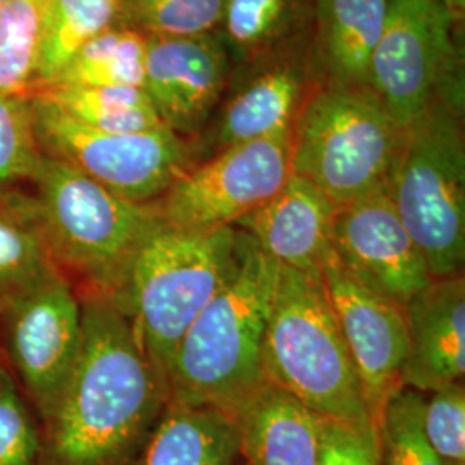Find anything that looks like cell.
<instances>
[{
	"instance_id": "obj_1",
	"label": "cell",
	"mask_w": 465,
	"mask_h": 465,
	"mask_svg": "<svg viewBox=\"0 0 465 465\" xmlns=\"http://www.w3.org/2000/svg\"><path fill=\"white\" fill-rule=\"evenodd\" d=\"M78 361L45 422L49 465H130L169 401L164 374L116 302L82 295Z\"/></svg>"
},
{
	"instance_id": "obj_2",
	"label": "cell",
	"mask_w": 465,
	"mask_h": 465,
	"mask_svg": "<svg viewBox=\"0 0 465 465\" xmlns=\"http://www.w3.org/2000/svg\"><path fill=\"white\" fill-rule=\"evenodd\" d=\"M232 266L167 367L169 400L236 417L266 384L262 347L280 264L236 230Z\"/></svg>"
},
{
	"instance_id": "obj_3",
	"label": "cell",
	"mask_w": 465,
	"mask_h": 465,
	"mask_svg": "<svg viewBox=\"0 0 465 465\" xmlns=\"http://www.w3.org/2000/svg\"><path fill=\"white\" fill-rule=\"evenodd\" d=\"M262 367L266 382L282 388L317 416L359 431L376 430L322 272L280 266Z\"/></svg>"
},
{
	"instance_id": "obj_4",
	"label": "cell",
	"mask_w": 465,
	"mask_h": 465,
	"mask_svg": "<svg viewBox=\"0 0 465 465\" xmlns=\"http://www.w3.org/2000/svg\"><path fill=\"white\" fill-rule=\"evenodd\" d=\"M464 84L445 86L401 134L386 190L432 278L464 272Z\"/></svg>"
},
{
	"instance_id": "obj_5",
	"label": "cell",
	"mask_w": 465,
	"mask_h": 465,
	"mask_svg": "<svg viewBox=\"0 0 465 465\" xmlns=\"http://www.w3.org/2000/svg\"><path fill=\"white\" fill-rule=\"evenodd\" d=\"M32 183L59 271L82 282L84 295L117 299L138 250L161 223L153 203L124 199L44 153Z\"/></svg>"
},
{
	"instance_id": "obj_6",
	"label": "cell",
	"mask_w": 465,
	"mask_h": 465,
	"mask_svg": "<svg viewBox=\"0 0 465 465\" xmlns=\"http://www.w3.org/2000/svg\"><path fill=\"white\" fill-rule=\"evenodd\" d=\"M236 228L182 230L159 223L138 250L114 299L132 317L152 362L164 374L180 340L232 266Z\"/></svg>"
},
{
	"instance_id": "obj_7",
	"label": "cell",
	"mask_w": 465,
	"mask_h": 465,
	"mask_svg": "<svg viewBox=\"0 0 465 465\" xmlns=\"http://www.w3.org/2000/svg\"><path fill=\"white\" fill-rule=\"evenodd\" d=\"M401 134L369 84L314 82L292 128V173L341 207L388 184Z\"/></svg>"
},
{
	"instance_id": "obj_8",
	"label": "cell",
	"mask_w": 465,
	"mask_h": 465,
	"mask_svg": "<svg viewBox=\"0 0 465 465\" xmlns=\"http://www.w3.org/2000/svg\"><path fill=\"white\" fill-rule=\"evenodd\" d=\"M32 111L44 155L78 169L132 202H155L184 169L193 166L190 140L167 126L142 134L99 132L40 97L32 99Z\"/></svg>"
},
{
	"instance_id": "obj_9",
	"label": "cell",
	"mask_w": 465,
	"mask_h": 465,
	"mask_svg": "<svg viewBox=\"0 0 465 465\" xmlns=\"http://www.w3.org/2000/svg\"><path fill=\"white\" fill-rule=\"evenodd\" d=\"M457 40L438 0H390L369 86L401 130L422 116L445 86L464 84Z\"/></svg>"
},
{
	"instance_id": "obj_10",
	"label": "cell",
	"mask_w": 465,
	"mask_h": 465,
	"mask_svg": "<svg viewBox=\"0 0 465 465\" xmlns=\"http://www.w3.org/2000/svg\"><path fill=\"white\" fill-rule=\"evenodd\" d=\"M292 176V134L221 150L184 169L152 202L163 223L182 230L234 226L272 199Z\"/></svg>"
},
{
	"instance_id": "obj_11",
	"label": "cell",
	"mask_w": 465,
	"mask_h": 465,
	"mask_svg": "<svg viewBox=\"0 0 465 465\" xmlns=\"http://www.w3.org/2000/svg\"><path fill=\"white\" fill-rule=\"evenodd\" d=\"M0 317L9 361L47 422L82 350L80 295L59 272L9 305Z\"/></svg>"
},
{
	"instance_id": "obj_12",
	"label": "cell",
	"mask_w": 465,
	"mask_h": 465,
	"mask_svg": "<svg viewBox=\"0 0 465 465\" xmlns=\"http://www.w3.org/2000/svg\"><path fill=\"white\" fill-rule=\"evenodd\" d=\"M322 280L376 428L386 401L403 388L407 355L403 307L359 282L334 252L322 264Z\"/></svg>"
},
{
	"instance_id": "obj_13",
	"label": "cell",
	"mask_w": 465,
	"mask_h": 465,
	"mask_svg": "<svg viewBox=\"0 0 465 465\" xmlns=\"http://www.w3.org/2000/svg\"><path fill=\"white\" fill-rule=\"evenodd\" d=\"M331 247L359 282L401 307L431 282L386 186L336 207Z\"/></svg>"
},
{
	"instance_id": "obj_14",
	"label": "cell",
	"mask_w": 465,
	"mask_h": 465,
	"mask_svg": "<svg viewBox=\"0 0 465 465\" xmlns=\"http://www.w3.org/2000/svg\"><path fill=\"white\" fill-rule=\"evenodd\" d=\"M314 82L309 50L234 73L232 92L202 134L190 140L193 164L234 145L292 134Z\"/></svg>"
},
{
	"instance_id": "obj_15",
	"label": "cell",
	"mask_w": 465,
	"mask_h": 465,
	"mask_svg": "<svg viewBox=\"0 0 465 465\" xmlns=\"http://www.w3.org/2000/svg\"><path fill=\"white\" fill-rule=\"evenodd\" d=\"M232 76L230 54L217 34L149 36L143 90L164 126L182 138L202 134Z\"/></svg>"
},
{
	"instance_id": "obj_16",
	"label": "cell",
	"mask_w": 465,
	"mask_h": 465,
	"mask_svg": "<svg viewBox=\"0 0 465 465\" xmlns=\"http://www.w3.org/2000/svg\"><path fill=\"white\" fill-rule=\"evenodd\" d=\"M407 355L401 384L431 393L451 382L464 381V272L431 282L403 305Z\"/></svg>"
},
{
	"instance_id": "obj_17",
	"label": "cell",
	"mask_w": 465,
	"mask_h": 465,
	"mask_svg": "<svg viewBox=\"0 0 465 465\" xmlns=\"http://www.w3.org/2000/svg\"><path fill=\"white\" fill-rule=\"evenodd\" d=\"M334 213L331 200L292 173L272 199L242 217L234 228L247 232L280 266L322 272V264L332 252Z\"/></svg>"
},
{
	"instance_id": "obj_18",
	"label": "cell",
	"mask_w": 465,
	"mask_h": 465,
	"mask_svg": "<svg viewBox=\"0 0 465 465\" xmlns=\"http://www.w3.org/2000/svg\"><path fill=\"white\" fill-rule=\"evenodd\" d=\"M390 0H316L311 67L317 84H369Z\"/></svg>"
},
{
	"instance_id": "obj_19",
	"label": "cell",
	"mask_w": 465,
	"mask_h": 465,
	"mask_svg": "<svg viewBox=\"0 0 465 465\" xmlns=\"http://www.w3.org/2000/svg\"><path fill=\"white\" fill-rule=\"evenodd\" d=\"M316 0H228L216 34L230 54L232 74L307 52Z\"/></svg>"
},
{
	"instance_id": "obj_20",
	"label": "cell",
	"mask_w": 465,
	"mask_h": 465,
	"mask_svg": "<svg viewBox=\"0 0 465 465\" xmlns=\"http://www.w3.org/2000/svg\"><path fill=\"white\" fill-rule=\"evenodd\" d=\"M249 465H319L321 416L266 382L234 417Z\"/></svg>"
},
{
	"instance_id": "obj_21",
	"label": "cell",
	"mask_w": 465,
	"mask_h": 465,
	"mask_svg": "<svg viewBox=\"0 0 465 465\" xmlns=\"http://www.w3.org/2000/svg\"><path fill=\"white\" fill-rule=\"evenodd\" d=\"M236 419L169 400L130 465H236Z\"/></svg>"
},
{
	"instance_id": "obj_22",
	"label": "cell",
	"mask_w": 465,
	"mask_h": 465,
	"mask_svg": "<svg viewBox=\"0 0 465 465\" xmlns=\"http://www.w3.org/2000/svg\"><path fill=\"white\" fill-rule=\"evenodd\" d=\"M38 202L17 188L0 192V314L59 274Z\"/></svg>"
},
{
	"instance_id": "obj_23",
	"label": "cell",
	"mask_w": 465,
	"mask_h": 465,
	"mask_svg": "<svg viewBox=\"0 0 465 465\" xmlns=\"http://www.w3.org/2000/svg\"><path fill=\"white\" fill-rule=\"evenodd\" d=\"M35 97L47 100L66 116L107 134H142L164 126L142 86H61L42 88Z\"/></svg>"
},
{
	"instance_id": "obj_24",
	"label": "cell",
	"mask_w": 465,
	"mask_h": 465,
	"mask_svg": "<svg viewBox=\"0 0 465 465\" xmlns=\"http://www.w3.org/2000/svg\"><path fill=\"white\" fill-rule=\"evenodd\" d=\"M119 21L121 0H47L38 61V92L57 80L86 42L116 26Z\"/></svg>"
},
{
	"instance_id": "obj_25",
	"label": "cell",
	"mask_w": 465,
	"mask_h": 465,
	"mask_svg": "<svg viewBox=\"0 0 465 465\" xmlns=\"http://www.w3.org/2000/svg\"><path fill=\"white\" fill-rule=\"evenodd\" d=\"M147 42V35L116 25L86 42L50 86L143 88Z\"/></svg>"
},
{
	"instance_id": "obj_26",
	"label": "cell",
	"mask_w": 465,
	"mask_h": 465,
	"mask_svg": "<svg viewBox=\"0 0 465 465\" xmlns=\"http://www.w3.org/2000/svg\"><path fill=\"white\" fill-rule=\"evenodd\" d=\"M47 0H7L0 7V97L32 100L38 92Z\"/></svg>"
},
{
	"instance_id": "obj_27",
	"label": "cell",
	"mask_w": 465,
	"mask_h": 465,
	"mask_svg": "<svg viewBox=\"0 0 465 465\" xmlns=\"http://www.w3.org/2000/svg\"><path fill=\"white\" fill-rule=\"evenodd\" d=\"M426 397L400 388L386 401L376 424L378 465H445L424 431Z\"/></svg>"
},
{
	"instance_id": "obj_28",
	"label": "cell",
	"mask_w": 465,
	"mask_h": 465,
	"mask_svg": "<svg viewBox=\"0 0 465 465\" xmlns=\"http://www.w3.org/2000/svg\"><path fill=\"white\" fill-rule=\"evenodd\" d=\"M228 0H121V26L147 36L216 34Z\"/></svg>"
},
{
	"instance_id": "obj_29",
	"label": "cell",
	"mask_w": 465,
	"mask_h": 465,
	"mask_svg": "<svg viewBox=\"0 0 465 465\" xmlns=\"http://www.w3.org/2000/svg\"><path fill=\"white\" fill-rule=\"evenodd\" d=\"M40 163L32 100L0 97V192L34 182Z\"/></svg>"
},
{
	"instance_id": "obj_30",
	"label": "cell",
	"mask_w": 465,
	"mask_h": 465,
	"mask_svg": "<svg viewBox=\"0 0 465 465\" xmlns=\"http://www.w3.org/2000/svg\"><path fill=\"white\" fill-rule=\"evenodd\" d=\"M424 431L443 464L465 465L464 381L431 391L426 399Z\"/></svg>"
},
{
	"instance_id": "obj_31",
	"label": "cell",
	"mask_w": 465,
	"mask_h": 465,
	"mask_svg": "<svg viewBox=\"0 0 465 465\" xmlns=\"http://www.w3.org/2000/svg\"><path fill=\"white\" fill-rule=\"evenodd\" d=\"M40 436L9 371L0 366V465H35Z\"/></svg>"
},
{
	"instance_id": "obj_32",
	"label": "cell",
	"mask_w": 465,
	"mask_h": 465,
	"mask_svg": "<svg viewBox=\"0 0 465 465\" xmlns=\"http://www.w3.org/2000/svg\"><path fill=\"white\" fill-rule=\"evenodd\" d=\"M319 465H378V432L359 431L321 417Z\"/></svg>"
},
{
	"instance_id": "obj_33",
	"label": "cell",
	"mask_w": 465,
	"mask_h": 465,
	"mask_svg": "<svg viewBox=\"0 0 465 465\" xmlns=\"http://www.w3.org/2000/svg\"><path fill=\"white\" fill-rule=\"evenodd\" d=\"M443 11L447 13L453 34L459 36V32H462L465 16V0H438Z\"/></svg>"
},
{
	"instance_id": "obj_34",
	"label": "cell",
	"mask_w": 465,
	"mask_h": 465,
	"mask_svg": "<svg viewBox=\"0 0 465 465\" xmlns=\"http://www.w3.org/2000/svg\"><path fill=\"white\" fill-rule=\"evenodd\" d=\"M5 2H7V0H0V7H2Z\"/></svg>"
},
{
	"instance_id": "obj_35",
	"label": "cell",
	"mask_w": 465,
	"mask_h": 465,
	"mask_svg": "<svg viewBox=\"0 0 465 465\" xmlns=\"http://www.w3.org/2000/svg\"><path fill=\"white\" fill-rule=\"evenodd\" d=\"M240 465H249V464H247V462H242V464H240Z\"/></svg>"
}]
</instances>
